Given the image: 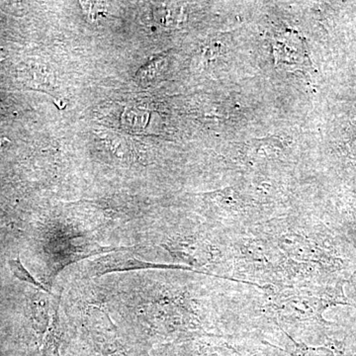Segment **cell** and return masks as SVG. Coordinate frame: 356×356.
<instances>
[{
  "mask_svg": "<svg viewBox=\"0 0 356 356\" xmlns=\"http://www.w3.org/2000/svg\"><path fill=\"white\" fill-rule=\"evenodd\" d=\"M149 268H184V267L161 266V264H151V262L138 261V259L123 257V255H107V257L92 262L91 266L89 267V273L96 277V276H102L112 273Z\"/></svg>",
  "mask_w": 356,
  "mask_h": 356,
  "instance_id": "obj_1",
  "label": "cell"
},
{
  "mask_svg": "<svg viewBox=\"0 0 356 356\" xmlns=\"http://www.w3.org/2000/svg\"><path fill=\"white\" fill-rule=\"evenodd\" d=\"M60 344H62V331H60L58 308H56L54 309L51 327L44 341L43 356H60Z\"/></svg>",
  "mask_w": 356,
  "mask_h": 356,
  "instance_id": "obj_2",
  "label": "cell"
},
{
  "mask_svg": "<svg viewBox=\"0 0 356 356\" xmlns=\"http://www.w3.org/2000/svg\"><path fill=\"white\" fill-rule=\"evenodd\" d=\"M9 268H10L11 273H13V275L15 276L16 278H18L20 281H23V282L28 283V284L32 285V286L38 288L41 291L48 293V294L51 295V292L48 288L44 286L42 283H40L38 280H35V277H33L31 273L25 268L24 266H23L22 262H21L19 257H17L16 259H9L8 261Z\"/></svg>",
  "mask_w": 356,
  "mask_h": 356,
  "instance_id": "obj_3",
  "label": "cell"
},
{
  "mask_svg": "<svg viewBox=\"0 0 356 356\" xmlns=\"http://www.w3.org/2000/svg\"><path fill=\"white\" fill-rule=\"evenodd\" d=\"M255 156H277L282 149V145L278 138H267V139L255 140L252 142Z\"/></svg>",
  "mask_w": 356,
  "mask_h": 356,
  "instance_id": "obj_4",
  "label": "cell"
},
{
  "mask_svg": "<svg viewBox=\"0 0 356 356\" xmlns=\"http://www.w3.org/2000/svg\"><path fill=\"white\" fill-rule=\"evenodd\" d=\"M165 58H156V60L149 63L144 69L140 70V74H142V76H139L140 81L142 79H154L156 76V74H161V67L165 64Z\"/></svg>",
  "mask_w": 356,
  "mask_h": 356,
  "instance_id": "obj_5",
  "label": "cell"
}]
</instances>
